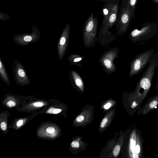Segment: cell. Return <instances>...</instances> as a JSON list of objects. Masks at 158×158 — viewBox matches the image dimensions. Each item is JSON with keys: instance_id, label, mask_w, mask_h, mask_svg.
Masks as SVG:
<instances>
[{"instance_id": "cell-2", "label": "cell", "mask_w": 158, "mask_h": 158, "mask_svg": "<svg viewBox=\"0 0 158 158\" xmlns=\"http://www.w3.org/2000/svg\"><path fill=\"white\" fill-rule=\"evenodd\" d=\"M146 143L141 131L135 124L130 133L128 143V155L131 158H144Z\"/></svg>"}, {"instance_id": "cell-12", "label": "cell", "mask_w": 158, "mask_h": 158, "mask_svg": "<svg viewBox=\"0 0 158 158\" xmlns=\"http://www.w3.org/2000/svg\"><path fill=\"white\" fill-rule=\"evenodd\" d=\"M70 79L74 81L75 84L81 89L83 88L82 81L79 76L75 71H71L70 73Z\"/></svg>"}, {"instance_id": "cell-15", "label": "cell", "mask_w": 158, "mask_h": 158, "mask_svg": "<svg viewBox=\"0 0 158 158\" xmlns=\"http://www.w3.org/2000/svg\"><path fill=\"white\" fill-rule=\"evenodd\" d=\"M60 109L51 108L48 109L47 111V113L50 114H57L61 111Z\"/></svg>"}, {"instance_id": "cell-11", "label": "cell", "mask_w": 158, "mask_h": 158, "mask_svg": "<svg viewBox=\"0 0 158 158\" xmlns=\"http://www.w3.org/2000/svg\"><path fill=\"white\" fill-rule=\"evenodd\" d=\"M0 77L3 81L7 85H10V80L3 61L1 57H0Z\"/></svg>"}, {"instance_id": "cell-28", "label": "cell", "mask_w": 158, "mask_h": 158, "mask_svg": "<svg viewBox=\"0 0 158 158\" xmlns=\"http://www.w3.org/2000/svg\"><path fill=\"white\" fill-rule=\"evenodd\" d=\"M155 89H158V78L157 79V83H156V85L155 86Z\"/></svg>"}, {"instance_id": "cell-13", "label": "cell", "mask_w": 158, "mask_h": 158, "mask_svg": "<svg viewBox=\"0 0 158 158\" xmlns=\"http://www.w3.org/2000/svg\"><path fill=\"white\" fill-rule=\"evenodd\" d=\"M138 0H128V4L131 11L132 18L135 19V12L137 3Z\"/></svg>"}, {"instance_id": "cell-5", "label": "cell", "mask_w": 158, "mask_h": 158, "mask_svg": "<svg viewBox=\"0 0 158 158\" xmlns=\"http://www.w3.org/2000/svg\"><path fill=\"white\" fill-rule=\"evenodd\" d=\"M155 53V49L151 48L137 55L131 62L129 77L139 73L149 63Z\"/></svg>"}, {"instance_id": "cell-7", "label": "cell", "mask_w": 158, "mask_h": 158, "mask_svg": "<svg viewBox=\"0 0 158 158\" xmlns=\"http://www.w3.org/2000/svg\"><path fill=\"white\" fill-rule=\"evenodd\" d=\"M98 21V17H94L93 12H92L85 22L82 31L83 38L85 41L87 40L91 41L96 38Z\"/></svg>"}, {"instance_id": "cell-21", "label": "cell", "mask_w": 158, "mask_h": 158, "mask_svg": "<svg viewBox=\"0 0 158 158\" xmlns=\"http://www.w3.org/2000/svg\"><path fill=\"white\" fill-rule=\"evenodd\" d=\"M84 119V117L82 115H80L77 116L76 119V120L77 122H82Z\"/></svg>"}, {"instance_id": "cell-17", "label": "cell", "mask_w": 158, "mask_h": 158, "mask_svg": "<svg viewBox=\"0 0 158 158\" xmlns=\"http://www.w3.org/2000/svg\"><path fill=\"white\" fill-rule=\"evenodd\" d=\"M0 13L1 19L6 20L10 18V17H9L8 15L2 13L1 12H0Z\"/></svg>"}, {"instance_id": "cell-22", "label": "cell", "mask_w": 158, "mask_h": 158, "mask_svg": "<svg viewBox=\"0 0 158 158\" xmlns=\"http://www.w3.org/2000/svg\"><path fill=\"white\" fill-rule=\"evenodd\" d=\"M15 102L13 101H9L7 103V106L9 107H12L15 105Z\"/></svg>"}, {"instance_id": "cell-18", "label": "cell", "mask_w": 158, "mask_h": 158, "mask_svg": "<svg viewBox=\"0 0 158 158\" xmlns=\"http://www.w3.org/2000/svg\"><path fill=\"white\" fill-rule=\"evenodd\" d=\"M108 121V119L106 118H104L102 120L101 124H100V127L101 128L104 127L106 125L107 122Z\"/></svg>"}, {"instance_id": "cell-16", "label": "cell", "mask_w": 158, "mask_h": 158, "mask_svg": "<svg viewBox=\"0 0 158 158\" xmlns=\"http://www.w3.org/2000/svg\"><path fill=\"white\" fill-rule=\"evenodd\" d=\"M120 150V146L119 145L116 146L113 150V153L114 156H117L119 153Z\"/></svg>"}, {"instance_id": "cell-1", "label": "cell", "mask_w": 158, "mask_h": 158, "mask_svg": "<svg viewBox=\"0 0 158 158\" xmlns=\"http://www.w3.org/2000/svg\"><path fill=\"white\" fill-rule=\"evenodd\" d=\"M99 1L105 2L102 7L103 18L100 31L106 33L108 28L116 24L120 9V0Z\"/></svg>"}, {"instance_id": "cell-19", "label": "cell", "mask_w": 158, "mask_h": 158, "mask_svg": "<svg viewBox=\"0 0 158 158\" xmlns=\"http://www.w3.org/2000/svg\"><path fill=\"white\" fill-rule=\"evenodd\" d=\"M71 146L73 148H78L79 147V143L76 141H73L71 144Z\"/></svg>"}, {"instance_id": "cell-27", "label": "cell", "mask_w": 158, "mask_h": 158, "mask_svg": "<svg viewBox=\"0 0 158 158\" xmlns=\"http://www.w3.org/2000/svg\"><path fill=\"white\" fill-rule=\"evenodd\" d=\"M81 60H82V58L81 57H77V58H75L74 59L73 61L74 62H78L80 61Z\"/></svg>"}, {"instance_id": "cell-4", "label": "cell", "mask_w": 158, "mask_h": 158, "mask_svg": "<svg viewBox=\"0 0 158 158\" xmlns=\"http://www.w3.org/2000/svg\"><path fill=\"white\" fill-rule=\"evenodd\" d=\"M132 18V11L128 0H122L115 24L118 34H123L127 31Z\"/></svg>"}, {"instance_id": "cell-25", "label": "cell", "mask_w": 158, "mask_h": 158, "mask_svg": "<svg viewBox=\"0 0 158 158\" xmlns=\"http://www.w3.org/2000/svg\"><path fill=\"white\" fill-rule=\"evenodd\" d=\"M111 103L108 102L104 106V108L106 109H109L111 106Z\"/></svg>"}, {"instance_id": "cell-10", "label": "cell", "mask_w": 158, "mask_h": 158, "mask_svg": "<svg viewBox=\"0 0 158 158\" xmlns=\"http://www.w3.org/2000/svg\"><path fill=\"white\" fill-rule=\"evenodd\" d=\"M158 107V94L150 97L144 106L137 112V115H144L148 114Z\"/></svg>"}, {"instance_id": "cell-6", "label": "cell", "mask_w": 158, "mask_h": 158, "mask_svg": "<svg viewBox=\"0 0 158 158\" xmlns=\"http://www.w3.org/2000/svg\"><path fill=\"white\" fill-rule=\"evenodd\" d=\"M31 27L32 32L31 33L15 34L13 37L14 43L17 45L25 46L38 41L40 39L41 33L36 27L32 26Z\"/></svg>"}, {"instance_id": "cell-29", "label": "cell", "mask_w": 158, "mask_h": 158, "mask_svg": "<svg viewBox=\"0 0 158 158\" xmlns=\"http://www.w3.org/2000/svg\"><path fill=\"white\" fill-rule=\"evenodd\" d=\"M155 4H158V0H151Z\"/></svg>"}, {"instance_id": "cell-23", "label": "cell", "mask_w": 158, "mask_h": 158, "mask_svg": "<svg viewBox=\"0 0 158 158\" xmlns=\"http://www.w3.org/2000/svg\"><path fill=\"white\" fill-rule=\"evenodd\" d=\"M0 127L1 129L3 131H5L7 127L6 123L5 122H2L1 124Z\"/></svg>"}, {"instance_id": "cell-24", "label": "cell", "mask_w": 158, "mask_h": 158, "mask_svg": "<svg viewBox=\"0 0 158 158\" xmlns=\"http://www.w3.org/2000/svg\"><path fill=\"white\" fill-rule=\"evenodd\" d=\"M34 105L36 106L42 107L43 105V104L41 102H37L34 104Z\"/></svg>"}, {"instance_id": "cell-9", "label": "cell", "mask_w": 158, "mask_h": 158, "mask_svg": "<svg viewBox=\"0 0 158 158\" xmlns=\"http://www.w3.org/2000/svg\"><path fill=\"white\" fill-rule=\"evenodd\" d=\"M70 25L68 23L64 29L59 40L57 49L59 60H61L66 51L68 44L70 32Z\"/></svg>"}, {"instance_id": "cell-30", "label": "cell", "mask_w": 158, "mask_h": 158, "mask_svg": "<svg viewBox=\"0 0 158 158\" xmlns=\"http://www.w3.org/2000/svg\"></svg>"}, {"instance_id": "cell-8", "label": "cell", "mask_w": 158, "mask_h": 158, "mask_svg": "<svg viewBox=\"0 0 158 158\" xmlns=\"http://www.w3.org/2000/svg\"><path fill=\"white\" fill-rule=\"evenodd\" d=\"M12 69L13 76L17 84L23 85L30 83L24 67L20 61L15 60L12 64Z\"/></svg>"}, {"instance_id": "cell-3", "label": "cell", "mask_w": 158, "mask_h": 158, "mask_svg": "<svg viewBox=\"0 0 158 158\" xmlns=\"http://www.w3.org/2000/svg\"><path fill=\"white\" fill-rule=\"evenodd\" d=\"M157 31V24L149 21L144 23L140 29L135 28L130 33L131 42L135 43L149 39L154 37Z\"/></svg>"}, {"instance_id": "cell-20", "label": "cell", "mask_w": 158, "mask_h": 158, "mask_svg": "<svg viewBox=\"0 0 158 158\" xmlns=\"http://www.w3.org/2000/svg\"><path fill=\"white\" fill-rule=\"evenodd\" d=\"M55 131V128L52 127H49L46 129L47 132L49 133H53Z\"/></svg>"}, {"instance_id": "cell-14", "label": "cell", "mask_w": 158, "mask_h": 158, "mask_svg": "<svg viewBox=\"0 0 158 158\" xmlns=\"http://www.w3.org/2000/svg\"><path fill=\"white\" fill-rule=\"evenodd\" d=\"M113 60L109 58V56H106L103 60V64L106 68L110 69L113 68Z\"/></svg>"}, {"instance_id": "cell-26", "label": "cell", "mask_w": 158, "mask_h": 158, "mask_svg": "<svg viewBox=\"0 0 158 158\" xmlns=\"http://www.w3.org/2000/svg\"><path fill=\"white\" fill-rule=\"evenodd\" d=\"M23 121L22 120H20L17 122L16 125L17 126H20L23 124Z\"/></svg>"}]
</instances>
